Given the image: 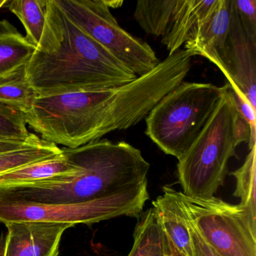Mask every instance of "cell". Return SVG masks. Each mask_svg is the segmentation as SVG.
<instances>
[{"label": "cell", "mask_w": 256, "mask_h": 256, "mask_svg": "<svg viewBox=\"0 0 256 256\" xmlns=\"http://www.w3.org/2000/svg\"><path fill=\"white\" fill-rule=\"evenodd\" d=\"M70 20L137 77L160 61L152 48L122 29L106 0H56Z\"/></svg>", "instance_id": "52a82bcc"}, {"label": "cell", "mask_w": 256, "mask_h": 256, "mask_svg": "<svg viewBox=\"0 0 256 256\" xmlns=\"http://www.w3.org/2000/svg\"><path fill=\"white\" fill-rule=\"evenodd\" d=\"M150 197L103 199L76 204L28 202L0 194V222H46L92 224L119 216L138 218Z\"/></svg>", "instance_id": "ba28073f"}, {"label": "cell", "mask_w": 256, "mask_h": 256, "mask_svg": "<svg viewBox=\"0 0 256 256\" xmlns=\"http://www.w3.org/2000/svg\"><path fill=\"white\" fill-rule=\"evenodd\" d=\"M4 256H58L62 234L72 224L46 222L6 223Z\"/></svg>", "instance_id": "30bf717a"}, {"label": "cell", "mask_w": 256, "mask_h": 256, "mask_svg": "<svg viewBox=\"0 0 256 256\" xmlns=\"http://www.w3.org/2000/svg\"><path fill=\"white\" fill-rule=\"evenodd\" d=\"M80 170V166L62 151V154L54 158L0 174V188L28 185L53 176L74 174Z\"/></svg>", "instance_id": "5bb4252c"}, {"label": "cell", "mask_w": 256, "mask_h": 256, "mask_svg": "<svg viewBox=\"0 0 256 256\" xmlns=\"http://www.w3.org/2000/svg\"><path fill=\"white\" fill-rule=\"evenodd\" d=\"M232 12V0H217L212 12L184 44L185 49L215 64L228 34Z\"/></svg>", "instance_id": "7c38bea8"}, {"label": "cell", "mask_w": 256, "mask_h": 256, "mask_svg": "<svg viewBox=\"0 0 256 256\" xmlns=\"http://www.w3.org/2000/svg\"><path fill=\"white\" fill-rule=\"evenodd\" d=\"M61 150L80 166L78 173L0 188V194L48 204L149 197L148 174L150 166L140 150L130 144L100 139L74 149Z\"/></svg>", "instance_id": "7a4b0ae2"}, {"label": "cell", "mask_w": 256, "mask_h": 256, "mask_svg": "<svg viewBox=\"0 0 256 256\" xmlns=\"http://www.w3.org/2000/svg\"><path fill=\"white\" fill-rule=\"evenodd\" d=\"M106 89L38 96L25 122L46 142L74 149L109 134Z\"/></svg>", "instance_id": "5b68a950"}, {"label": "cell", "mask_w": 256, "mask_h": 256, "mask_svg": "<svg viewBox=\"0 0 256 256\" xmlns=\"http://www.w3.org/2000/svg\"><path fill=\"white\" fill-rule=\"evenodd\" d=\"M38 96L26 78L25 68L0 79V104L24 114Z\"/></svg>", "instance_id": "ffe728a7"}, {"label": "cell", "mask_w": 256, "mask_h": 256, "mask_svg": "<svg viewBox=\"0 0 256 256\" xmlns=\"http://www.w3.org/2000/svg\"><path fill=\"white\" fill-rule=\"evenodd\" d=\"M217 0H179L172 30L162 42L168 55L173 54L191 38L200 23L209 16Z\"/></svg>", "instance_id": "4fadbf2b"}, {"label": "cell", "mask_w": 256, "mask_h": 256, "mask_svg": "<svg viewBox=\"0 0 256 256\" xmlns=\"http://www.w3.org/2000/svg\"><path fill=\"white\" fill-rule=\"evenodd\" d=\"M25 74L41 96L108 89L137 78L72 22L56 0H47L42 35Z\"/></svg>", "instance_id": "6da1fadb"}, {"label": "cell", "mask_w": 256, "mask_h": 256, "mask_svg": "<svg viewBox=\"0 0 256 256\" xmlns=\"http://www.w3.org/2000/svg\"><path fill=\"white\" fill-rule=\"evenodd\" d=\"M47 0H7L5 6L20 20L26 40L37 47L46 22Z\"/></svg>", "instance_id": "d6986e66"}, {"label": "cell", "mask_w": 256, "mask_h": 256, "mask_svg": "<svg viewBox=\"0 0 256 256\" xmlns=\"http://www.w3.org/2000/svg\"><path fill=\"white\" fill-rule=\"evenodd\" d=\"M191 222L204 240L222 256H256V216L218 198H194L179 192Z\"/></svg>", "instance_id": "8992f818"}, {"label": "cell", "mask_w": 256, "mask_h": 256, "mask_svg": "<svg viewBox=\"0 0 256 256\" xmlns=\"http://www.w3.org/2000/svg\"><path fill=\"white\" fill-rule=\"evenodd\" d=\"M234 8L247 34L256 38V0H232Z\"/></svg>", "instance_id": "cb8c5ba5"}, {"label": "cell", "mask_w": 256, "mask_h": 256, "mask_svg": "<svg viewBox=\"0 0 256 256\" xmlns=\"http://www.w3.org/2000/svg\"><path fill=\"white\" fill-rule=\"evenodd\" d=\"M163 192L152 202V208L164 232L169 256H193L188 217L179 192L164 186Z\"/></svg>", "instance_id": "8fae6325"}, {"label": "cell", "mask_w": 256, "mask_h": 256, "mask_svg": "<svg viewBox=\"0 0 256 256\" xmlns=\"http://www.w3.org/2000/svg\"><path fill=\"white\" fill-rule=\"evenodd\" d=\"M32 136V133H30V137L25 140H0V154L8 152V151L18 149V148L24 146V145L29 142Z\"/></svg>", "instance_id": "484cf974"}, {"label": "cell", "mask_w": 256, "mask_h": 256, "mask_svg": "<svg viewBox=\"0 0 256 256\" xmlns=\"http://www.w3.org/2000/svg\"><path fill=\"white\" fill-rule=\"evenodd\" d=\"M227 83L228 84L229 90H230V94H232L236 110L250 126V134L248 144V149L251 150L252 148L256 146V110L238 90L234 88L228 82H227Z\"/></svg>", "instance_id": "603a6c76"}, {"label": "cell", "mask_w": 256, "mask_h": 256, "mask_svg": "<svg viewBox=\"0 0 256 256\" xmlns=\"http://www.w3.org/2000/svg\"><path fill=\"white\" fill-rule=\"evenodd\" d=\"M256 146L250 150L242 166L230 173L236 179V188L234 196L240 198L241 206L256 216Z\"/></svg>", "instance_id": "44dd1931"}, {"label": "cell", "mask_w": 256, "mask_h": 256, "mask_svg": "<svg viewBox=\"0 0 256 256\" xmlns=\"http://www.w3.org/2000/svg\"><path fill=\"white\" fill-rule=\"evenodd\" d=\"M224 90L226 85L182 82L145 118V133L164 154L180 160L204 128Z\"/></svg>", "instance_id": "277c9868"}, {"label": "cell", "mask_w": 256, "mask_h": 256, "mask_svg": "<svg viewBox=\"0 0 256 256\" xmlns=\"http://www.w3.org/2000/svg\"><path fill=\"white\" fill-rule=\"evenodd\" d=\"M36 48L11 22H0V79L25 68Z\"/></svg>", "instance_id": "9a60e30c"}, {"label": "cell", "mask_w": 256, "mask_h": 256, "mask_svg": "<svg viewBox=\"0 0 256 256\" xmlns=\"http://www.w3.org/2000/svg\"><path fill=\"white\" fill-rule=\"evenodd\" d=\"M60 154H62V150L58 145L46 142L36 134H32L24 146L0 154V174L49 160Z\"/></svg>", "instance_id": "ac0fdd59"}, {"label": "cell", "mask_w": 256, "mask_h": 256, "mask_svg": "<svg viewBox=\"0 0 256 256\" xmlns=\"http://www.w3.org/2000/svg\"><path fill=\"white\" fill-rule=\"evenodd\" d=\"M179 0H138L134 17L146 34L164 38L170 32Z\"/></svg>", "instance_id": "e0dca14e"}, {"label": "cell", "mask_w": 256, "mask_h": 256, "mask_svg": "<svg viewBox=\"0 0 256 256\" xmlns=\"http://www.w3.org/2000/svg\"><path fill=\"white\" fill-rule=\"evenodd\" d=\"M188 222L190 224V234H191L193 256H222L204 240L200 234L198 232L188 218Z\"/></svg>", "instance_id": "d4e9b609"}, {"label": "cell", "mask_w": 256, "mask_h": 256, "mask_svg": "<svg viewBox=\"0 0 256 256\" xmlns=\"http://www.w3.org/2000/svg\"><path fill=\"white\" fill-rule=\"evenodd\" d=\"M30 136L23 113L0 104V140H25Z\"/></svg>", "instance_id": "7402d4cb"}, {"label": "cell", "mask_w": 256, "mask_h": 256, "mask_svg": "<svg viewBox=\"0 0 256 256\" xmlns=\"http://www.w3.org/2000/svg\"><path fill=\"white\" fill-rule=\"evenodd\" d=\"M214 64L256 110V38L247 34L234 6L228 34Z\"/></svg>", "instance_id": "9c48e42d"}, {"label": "cell", "mask_w": 256, "mask_h": 256, "mask_svg": "<svg viewBox=\"0 0 256 256\" xmlns=\"http://www.w3.org/2000/svg\"><path fill=\"white\" fill-rule=\"evenodd\" d=\"M138 218L134 242L128 256H169L166 236L154 208H149Z\"/></svg>", "instance_id": "2e32d148"}, {"label": "cell", "mask_w": 256, "mask_h": 256, "mask_svg": "<svg viewBox=\"0 0 256 256\" xmlns=\"http://www.w3.org/2000/svg\"><path fill=\"white\" fill-rule=\"evenodd\" d=\"M212 116L190 149L178 160L182 193L188 197H214L224 184L236 148L248 142L250 128L236 110L228 84Z\"/></svg>", "instance_id": "3957f363"}, {"label": "cell", "mask_w": 256, "mask_h": 256, "mask_svg": "<svg viewBox=\"0 0 256 256\" xmlns=\"http://www.w3.org/2000/svg\"><path fill=\"white\" fill-rule=\"evenodd\" d=\"M7 0H0V10L2 8V7L5 6L6 4Z\"/></svg>", "instance_id": "83f0119b"}, {"label": "cell", "mask_w": 256, "mask_h": 256, "mask_svg": "<svg viewBox=\"0 0 256 256\" xmlns=\"http://www.w3.org/2000/svg\"><path fill=\"white\" fill-rule=\"evenodd\" d=\"M6 238L4 234L0 235V256H4L5 253Z\"/></svg>", "instance_id": "4316f807"}]
</instances>
